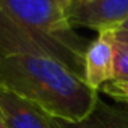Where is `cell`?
I'll return each mask as SVG.
<instances>
[{"instance_id": "6da1fadb", "label": "cell", "mask_w": 128, "mask_h": 128, "mask_svg": "<svg viewBox=\"0 0 128 128\" xmlns=\"http://www.w3.org/2000/svg\"><path fill=\"white\" fill-rule=\"evenodd\" d=\"M0 86L38 104L50 117L83 120L99 92L62 63L29 32L0 13Z\"/></svg>"}, {"instance_id": "7a4b0ae2", "label": "cell", "mask_w": 128, "mask_h": 128, "mask_svg": "<svg viewBox=\"0 0 128 128\" xmlns=\"http://www.w3.org/2000/svg\"><path fill=\"white\" fill-rule=\"evenodd\" d=\"M0 13L83 78V57L88 46L75 32L66 12L55 0H0Z\"/></svg>"}, {"instance_id": "3957f363", "label": "cell", "mask_w": 128, "mask_h": 128, "mask_svg": "<svg viewBox=\"0 0 128 128\" xmlns=\"http://www.w3.org/2000/svg\"><path fill=\"white\" fill-rule=\"evenodd\" d=\"M73 28L92 31L117 29L128 18V0H75L66 10Z\"/></svg>"}, {"instance_id": "277c9868", "label": "cell", "mask_w": 128, "mask_h": 128, "mask_svg": "<svg viewBox=\"0 0 128 128\" xmlns=\"http://www.w3.org/2000/svg\"><path fill=\"white\" fill-rule=\"evenodd\" d=\"M115 38L112 29L97 32V38L88 44L83 57V81L88 88L99 92L112 80L115 68Z\"/></svg>"}, {"instance_id": "5b68a950", "label": "cell", "mask_w": 128, "mask_h": 128, "mask_svg": "<svg viewBox=\"0 0 128 128\" xmlns=\"http://www.w3.org/2000/svg\"><path fill=\"white\" fill-rule=\"evenodd\" d=\"M0 112L6 128H54L46 110L5 86H0Z\"/></svg>"}, {"instance_id": "8992f818", "label": "cell", "mask_w": 128, "mask_h": 128, "mask_svg": "<svg viewBox=\"0 0 128 128\" xmlns=\"http://www.w3.org/2000/svg\"><path fill=\"white\" fill-rule=\"evenodd\" d=\"M54 128H128V106L122 104L120 107H114L106 104L102 99L96 102L94 110L83 120L70 122L50 117Z\"/></svg>"}, {"instance_id": "52a82bcc", "label": "cell", "mask_w": 128, "mask_h": 128, "mask_svg": "<svg viewBox=\"0 0 128 128\" xmlns=\"http://www.w3.org/2000/svg\"><path fill=\"white\" fill-rule=\"evenodd\" d=\"M115 49L117 57L114 76L107 84L100 88V92L118 104H128V46L115 39Z\"/></svg>"}, {"instance_id": "ba28073f", "label": "cell", "mask_w": 128, "mask_h": 128, "mask_svg": "<svg viewBox=\"0 0 128 128\" xmlns=\"http://www.w3.org/2000/svg\"><path fill=\"white\" fill-rule=\"evenodd\" d=\"M112 32H114V38L118 42L128 46V29H112Z\"/></svg>"}, {"instance_id": "9c48e42d", "label": "cell", "mask_w": 128, "mask_h": 128, "mask_svg": "<svg viewBox=\"0 0 128 128\" xmlns=\"http://www.w3.org/2000/svg\"><path fill=\"white\" fill-rule=\"evenodd\" d=\"M55 2L58 3V5H60V6H62V8L66 12V10L70 8V5H72V3L75 2V0H55Z\"/></svg>"}, {"instance_id": "30bf717a", "label": "cell", "mask_w": 128, "mask_h": 128, "mask_svg": "<svg viewBox=\"0 0 128 128\" xmlns=\"http://www.w3.org/2000/svg\"><path fill=\"white\" fill-rule=\"evenodd\" d=\"M117 29H128V18H126L125 21H123V23H122V24H120Z\"/></svg>"}, {"instance_id": "8fae6325", "label": "cell", "mask_w": 128, "mask_h": 128, "mask_svg": "<svg viewBox=\"0 0 128 128\" xmlns=\"http://www.w3.org/2000/svg\"><path fill=\"white\" fill-rule=\"evenodd\" d=\"M0 128H6V123H5V120H3L2 112H0Z\"/></svg>"}]
</instances>
